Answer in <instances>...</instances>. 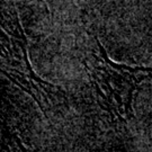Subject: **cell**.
Returning a JSON list of instances; mask_svg holds the SVG:
<instances>
[{"instance_id": "1", "label": "cell", "mask_w": 152, "mask_h": 152, "mask_svg": "<svg viewBox=\"0 0 152 152\" xmlns=\"http://www.w3.org/2000/svg\"><path fill=\"white\" fill-rule=\"evenodd\" d=\"M96 39V42L98 44V48L100 50V53L103 55L104 58V62L105 63H107L110 69H113V70H116V71H124L126 70L129 73H136V72H140V71H143V72H148V73H150L151 72V68H144V66H135V68H132V66H129V65L126 64H117V63H115L113 61L109 60L108 55H107V52H106V50L104 48L102 43L99 42V39L97 37H95Z\"/></svg>"}, {"instance_id": "2", "label": "cell", "mask_w": 152, "mask_h": 152, "mask_svg": "<svg viewBox=\"0 0 152 152\" xmlns=\"http://www.w3.org/2000/svg\"><path fill=\"white\" fill-rule=\"evenodd\" d=\"M12 137H14V140H15V142H16V144L18 145V148H19V150H20V151H22V152H27V150H26V149H25V147L23 145L22 141L19 140V137H18V136L14 134V135H12Z\"/></svg>"}]
</instances>
